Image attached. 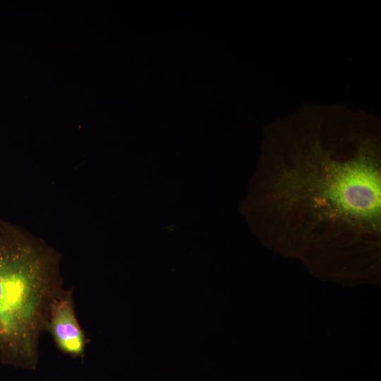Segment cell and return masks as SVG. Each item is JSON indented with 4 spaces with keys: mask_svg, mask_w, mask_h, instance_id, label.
<instances>
[{
    "mask_svg": "<svg viewBox=\"0 0 381 381\" xmlns=\"http://www.w3.org/2000/svg\"><path fill=\"white\" fill-rule=\"evenodd\" d=\"M64 354L83 359L89 338L78 320L73 289H64L53 301L44 327Z\"/></svg>",
    "mask_w": 381,
    "mask_h": 381,
    "instance_id": "obj_3",
    "label": "cell"
},
{
    "mask_svg": "<svg viewBox=\"0 0 381 381\" xmlns=\"http://www.w3.org/2000/svg\"><path fill=\"white\" fill-rule=\"evenodd\" d=\"M257 202L271 248L332 271L373 268L381 241L378 119L321 107L270 124Z\"/></svg>",
    "mask_w": 381,
    "mask_h": 381,
    "instance_id": "obj_1",
    "label": "cell"
},
{
    "mask_svg": "<svg viewBox=\"0 0 381 381\" xmlns=\"http://www.w3.org/2000/svg\"><path fill=\"white\" fill-rule=\"evenodd\" d=\"M61 255L0 219V362L35 370L50 306L64 289Z\"/></svg>",
    "mask_w": 381,
    "mask_h": 381,
    "instance_id": "obj_2",
    "label": "cell"
}]
</instances>
